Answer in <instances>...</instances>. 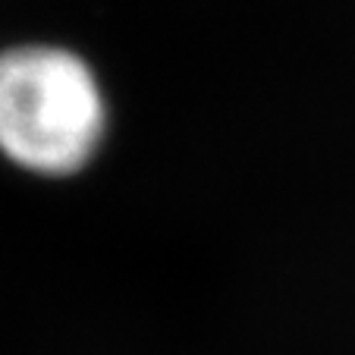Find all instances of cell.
<instances>
[{
    "instance_id": "1",
    "label": "cell",
    "mask_w": 355,
    "mask_h": 355,
    "mask_svg": "<svg viewBox=\"0 0 355 355\" xmlns=\"http://www.w3.org/2000/svg\"><path fill=\"white\" fill-rule=\"evenodd\" d=\"M110 132L94 67L73 47L22 41L0 51V157L41 180L92 167Z\"/></svg>"
}]
</instances>
